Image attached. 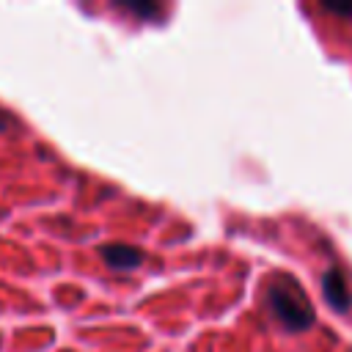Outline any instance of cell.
Returning a JSON list of instances; mask_svg holds the SVG:
<instances>
[{
    "label": "cell",
    "instance_id": "1",
    "mask_svg": "<svg viewBox=\"0 0 352 352\" xmlns=\"http://www.w3.org/2000/svg\"><path fill=\"white\" fill-rule=\"evenodd\" d=\"M267 305L272 311V316L292 333L308 330L316 319L305 292L300 289V283L289 275H275L267 286Z\"/></svg>",
    "mask_w": 352,
    "mask_h": 352
},
{
    "label": "cell",
    "instance_id": "2",
    "mask_svg": "<svg viewBox=\"0 0 352 352\" xmlns=\"http://www.w3.org/2000/svg\"><path fill=\"white\" fill-rule=\"evenodd\" d=\"M322 294L333 311H349L352 308V286L338 267H333L322 275Z\"/></svg>",
    "mask_w": 352,
    "mask_h": 352
},
{
    "label": "cell",
    "instance_id": "3",
    "mask_svg": "<svg viewBox=\"0 0 352 352\" xmlns=\"http://www.w3.org/2000/svg\"><path fill=\"white\" fill-rule=\"evenodd\" d=\"M99 256L104 258V264L110 270H135L140 264V250L132 245H102Z\"/></svg>",
    "mask_w": 352,
    "mask_h": 352
},
{
    "label": "cell",
    "instance_id": "4",
    "mask_svg": "<svg viewBox=\"0 0 352 352\" xmlns=\"http://www.w3.org/2000/svg\"><path fill=\"white\" fill-rule=\"evenodd\" d=\"M118 8L132 11V14H138V16H160V11H162V8L154 6V3H151V6H146V3H143V6H140V3H121Z\"/></svg>",
    "mask_w": 352,
    "mask_h": 352
},
{
    "label": "cell",
    "instance_id": "5",
    "mask_svg": "<svg viewBox=\"0 0 352 352\" xmlns=\"http://www.w3.org/2000/svg\"><path fill=\"white\" fill-rule=\"evenodd\" d=\"M322 8L330 11V14H338V16H352V3L349 6H344V3H324Z\"/></svg>",
    "mask_w": 352,
    "mask_h": 352
},
{
    "label": "cell",
    "instance_id": "6",
    "mask_svg": "<svg viewBox=\"0 0 352 352\" xmlns=\"http://www.w3.org/2000/svg\"><path fill=\"white\" fill-rule=\"evenodd\" d=\"M8 124H11V121H8V116H0V132H3Z\"/></svg>",
    "mask_w": 352,
    "mask_h": 352
}]
</instances>
